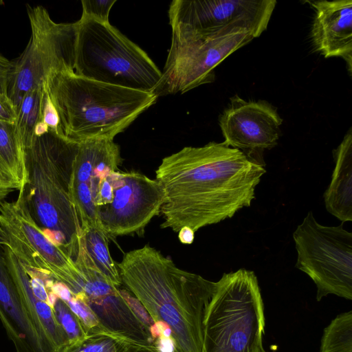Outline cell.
<instances>
[{"instance_id":"cell-1","label":"cell","mask_w":352,"mask_h":352,"mask_svg":"<svg viewBox=\"0 0 352 352\" xmlns=\"http://www.w3.org/2000/svg\"><path fill=\"white\" fill-rule=\"evenodd\" d=\"M265 173L262 164L223 142L186 146L165 157L155 171L164 193L161 228L195 232L232 218L251 205Z\"/></svg>"},{"instance_id":"cell-2","label":"cell","mask_w":352,"mask_h":352,"mask_svg":"<svg viewBox=\"0 0 352 352\" xmlns=\"http://www.w3.org/2000/svg\"><path fill=\"white\" fill-rule=\"evenodd\" d=\"M117 267L122 283L154 322L170 327L175 352H201L205 317L216 282L177 267L147 244L126 252Z\"/></svg>"},{"instance_id":"cell-3","label":"cell","mask_w":352,"mask_h":352,"mask_svg":"<svg viewBox=\"0 0 352 352\" xmlns=\"http://www.w3.org/2000/svg\"><path fill=\"white\" fill-rule=\"evenodd\" d=\"M78 143L38 123L24 148L26 183L21 191L34 221L74 260L79 221L70 197V183Z\"/></svg>"},{"instance_id":"cell-4","label":"cell","mask_w":352,"mask_h":352,"mask_svg":"<svg viewBox=\"0 0 352 352\" xmlns=\"http://www.w3.org/2000/svg\"><path fill=\"white\" fill-rule=\"evenodd\" d=\"M43 85L58 117V133L78 143L113 140L157 99L153 93L90 80L69 70L51 75Z\"/></svg>"},{"instance_id":"cell-5","label":"cell","mask_w":352,"mask_h":352,"mask_svg":"<svg viewBox=\"0 0 352 352\" xmlns=\"http://www.w3.org/2000/svg\"><path fill=\"white\" fill-rule=\"evenodd\" d=\"M74 73L148 93L162 76L148 54L109 23L82 17L76 21Z\"/></svg>"},{"instance_id":"cell-6","label":"cell","mask_w":352,"mask_h":352,"mask_svg":"<svg viewBox=\"0 0 352 352\" xmlns=\"http://www.w3.org/2000/svg\"><path fill=\"white\" fill-rule=\"evenodd\" d=\"M265 324L254 272L241 268L224 273L206 314L201 352H262Z\"/></svg>"},{"instance_id":"cell-7","label":"cell","mask_w":352,"mask_h":352,"mask_svg":"<svg viewBox=\"0 0 352 352\" xmlns=\"http://www.w3.org/2000/svg\"><path fill=\"white\" fill-rule=\"evenodd\" d=\"M254 38L243 30L201 33L172 30L170 47L153 94H184L214 80V69Z\"/></svg>"},{"instance_id":"cell-8","label":"cell","mask_w":352,"mask_h":352,"mask_svg":"<svg viewBox=\"0 0 352 352\" xmlns=\"http://www.w3.org/2000/svg\"><path fill=\"white\" fill-rule=\"evenodd\" d=\"M30 41L14 62L8 96L15 109L30 89L41 87L52 74L74 72L76 22L56 23L41 6H27Z\"/></svg>"},{"instance_id":"cell-9","label":"cell","mask_w":352,"mask_h":352,"mask_svg":"<svg viewBox=\"0 0 352 352\" xmlns=\"http://www.w3.org/2000/svg\"><path fill=\"white\" fill-rule=\"evenodd\" d=\"M296 267L317 287L318 301L335 294L352 300V233L343 228L320 224L311 211L293 233Z\"/></svg>"},{"instance_id":"cell-10","label":"cell","mask_w":352,"mask_h":352,"mask_svg":"<svg viewBox=\"0 0 352 352\" xmlns=\"http://www.w3.org/2000/svg\"><path fill=\"white\" fill-rule=\"evenodd\" d=\"M0 219L8 235V247L23 267L51 277L81 295L82 274L69 254L50 238L32 218L21 191L0 206Z\"/></svg>"},{"instance_id":"cell-11","label":"cell","mask_w":352,"mask_h":352,"mask_svg":"<svg viewBox=\"0 0 352 352\" xmlns=\"http://www.w3.org/2000/svg\"><path fill=\"white\" fill-rule=\"evenodd\" d=\"M276 4L274 0H174L169 23L172 30H243L257 38L267 29Z\"/></svg>"},{"instance_id":"cell-12","label":"cell","mask_w":352,"mask_h":352,"mask_svg":"<svg viewBox=\"0 0 352 352\" xmlns=\"http://www.w3.org/2000/svg\"><path fill=\"white\" fill-rule=\"evenodd\" d=\"M109 204L97 210L100 227L109 237L144 233L146 226L160 212L164 193L162 185L144 174L115 170L111 175Z\"/></svg>"},{"instance_id":"cell-13","label":"cell","mask_w":352,"mask_h":352,"mask_svg":"<svg viewBox=\"0 0 352 352\" xmlns=\"http://www.w3.org/2000/svg\"><path fill=\"white\" fill-rule=\"evenodd\" d=\"M227 146L248 153L271 149L278 142L283 120L264 100L245 101L235 95L219 116Z\"/></svg>"},{"instance_id":"cell-14","label":"cell","mask_w":352,"mask_h":352,"mask_svg":"<svg viewBox=\"0 0 352 352\" xmlns=\"http://www.w3.org/2000/svg\"><path fill=\"white\" fill-rule=\"evenodd\" d=\"M122 162L120 146L112 140H89L78 143L70 183V197L78 206L89 209L101 179Z\"/></svg>"},{"instance_id":"cell-15","label":"cell","mask_w":352,"mask_h":352,"mask_svg":"<svg viewBox=\"0 0 352 352\" xmlns=\"http://www.w3.org/2000/svg\"><path fill=\"white\" fill-rule=\"evenodd\" d=\"M315 10L314 45L325 58L341 57L352 71V1H308Z\"/></svg>"},{"instance_id":"cell-16","label":"cell","mask_w":352,"mask_h":352,"mask_svg":"<svg viewBox=\"0 0 352 352\" xmlns=\"http://www.w3.org/2000/svg\"><path fill=\"white\" fill-rule=\"evenodd\" d=\"M0 320L15 352H47L22 302L0 251Z\"/></svg>"},{"instance_id":"cell-17","label":"cell","mask_w":352,"mask_h":352,"mask_svg":"<svg viewBox=\"0 0 352 352\" xmlns=\"http://www.w3.org/2000/svg\"><path fill=\"white\" fill-rule=\"evenodd\" d=\"M333 154L335 168L324 201L327 210L343 223L352 221L351 128Z\"/></svg>"},{"instance_id":"cell-18","label":"cell","mask_w":352,"mask_h":352,"mask_svg":"<svg viewBox=\"0 0 352 352\" xmlns=\"http://www.w3.org/2000/svg\"><path fill=\"white\" fill-rule=\"evenodd\" d=\"M108 242L109 236L101 228L94 226L81 228L74 263L78 270L94 272L110 285L119 287L122 282L117 264L111 256Z\"/></svg>"},{"instance_id":"cell-19","label":"cell","mask_w":352,"mask_h":352,"mask_svg":"<svg viewBox=\"0 0 352 352\" xmlns=\"http://www.w3.org/2000/svg\"><path fill=\"white\" fill-rule=\"evenodd\" d=\"M0 174L14 184L18 191L26 183L24 148L18 136L15 125L1 120Z\"/></svg>"},{"instance_id":"cell-20","label":"cell","mask_w":352,"mask_h":352,"mask_svg":"<svg viewBox=\"0 0 352 352\" xmlns=\"http://www.w3.org/2000/svg\"><path fill=\"white\" fill-rule=\"evenodd\" d=\"M43 85L29 90L16 108L15 128L25 148L31 143L41 122Z\"/></svg>"},{"instance_id":"cell-21","label":"cell","mask_w":352,"mask_h":352,"mask_svg":"<svg viewBox=\"0 0 352 352\" xmlns=\"http://www.w3.org/2000/svg\"><path fill=\"white\" fill-rule=\"evenodd\" d=\"M320 352H352V311L337 316L324 328Z\"/></svg>"},{"instance_id":"cell-22","label":"cell","mask_w":352,"mask_h":352,"mask_svg":"<svg viewBox=\"0 0 352 352\" xmlns=\"http://www.w3.org/2000/svg\"><path fill=\"white\" fill-rule=\"evenodd\" d=\"M54 310L68 339L67 352H75L88 338L89 334L76 315L58 297L54 305Z\"/></svg>"},{"instance_id":"cell-23","label":"cell","mask_w":352,"mask_h":352,"mask_svg":"<svg viewBox=\"0 0 352 352\" xmlns=\"http://www.w3.org/2000/svg\"><path fill=\"white\" fill-rule=\"evenodd\" d=\"M64 302L80 319L89 336L104 333V329L96 316L83 298L72 293V296Z\"/></svg>"},{"instance_id":"cell-24","label":"cell","mask_w":352,"mask_h":352,"mask_svg":"<svg viewBox=\"0 0 352 352\" xmlns=\"http://www.w3.org/2000/svg\"><path fill=\"white\" fill-rule=\"evenodd\" d=\"M116 1V0H82L81 17L103 23H109V12Z\"/></svg>"},{"instance_id":"cell-25","label":"cell","mask_w":352,"mask_h":352,"mask_svg":"<svg viewBox=\"0 0 352 352\" xmlns=\"http://www.w3.org/2000/svg\"><path fill=\"white\" fill-rule=\"evenodd\" d=\"M75 352H117L113 339L107 333L90 335Z\"/></svg>"},{"instance_id":"cell-26","label":"cell","mask_w":352,"mask_h":352,"mask_svg":"<svg viewBox=\"0 0 352 352\" xmlns=\"http://www.w3.org/2000/svg\"><path fill=\"white\" fill-rule=\"evenodd\" d=\"M119 291L129 309L148 331L155 322L144 306L130 291L124 289H119Z\"/></svg>"},{"instance_id":"cell-27","label":"cell","mask_w":352,"mask_h":352,"mask_svg":"<svg viewBox=\"0 0 352 352\" xmlns=\"http://www.w3.org/2000/svg\"><path fill=\"white\" fill-rule=\"evenodd\" d=\"M109 336L113 339L117 352H159L152 344H142L118 336Z\"/></svg>"},{"instance_id":"cell-28","label":"cell","mask_w":352,"mask_h":352,"mask_svg":"<svg viewBox=\"0 0 352 352\" xmlns=\"http://www.w3.org/2000/svg\"><path fill=\"white\" fill-rule=\"evenodd\" d=\"M13 65V61L0 54V95L4 97H8V89Z\"/></svg>"},{"instance_id":"cell-29","label":"cell","mask_w":352,"mask_h":352,"mask_svg":"<svg viewBox=\"0 0 352 352\" xmlns=\"http://www.w3.org/2000/svg\"><path fill=\"white\" fill-rule=\"evenodd\" d=\"M16 118V109L10 99L0 95V120L14 124Z\"/></svg>"},{"instance_id":"cell-30","label":"cell","mask_w":352,"mask_h":352,"mask_svg":"<svg viewBox=\"0 0 352 352\" xmlns=\"http://www.w3.org/2000/svg\"><path fill=\"white\" fill-rule=\"evenodd\" d=\"M159 352H175V342L172 337L160 336L153 341Z\"/></svg>"},{"instance_id":"cell-31","label":"cell","mask_w":352,"mask_h":352,"mask_svg":"<svg viewBox=\"0 0 352 352\" xmlns=\"http://www.w3.org/2000/svg\"><path fill=\"white\" fill-rule=\"evenodd\" d=\"M14 190H17L16 186L0 174V206L8 195Z\"/></svg>"},{"instance_id":"cell-32","label":"cell","mask_w":352,"mask_h":352,"mask_svg":"<svg viewBox=\"0 0 352 352\" xmlns=\"http://www.w3.org/2000/svg\"><path fill=\"white\" fill-rule=\"evenodd\" d=\"M178 233L179 240L184 244H191L195 239V232L188 227H183Z\"/></svg>"},{"instance_id":"cell-33","label":"cell","mask_w":352,"mask_h":352,"mask_svg":"<svg viewBox=\"0 0 352 352\" xmlns=\"http://www.w3.org/2000/svg\"><path fill=\"white\" fill-rule=\"evenodd\" d=\"M0 245L4 247L10 246V241L8 235L1 223L0 219Z\"/></svg>"},{"instance_id":"cell-34","label":"cell","mask_w":352,"mask_h":352,"mask_svg":"<svg viewBox=\"0 0 352 352\" xmlns=\"http://www.w3.org/2000/svg\"><path fill=\"white\" fill-rule=\"evenodd\" d=\"M262 352H266V351H265V349H263V350L262 351Z\"/></svg>"}]
</instances>
